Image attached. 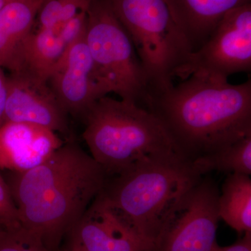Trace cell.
<instances>
[{
	"mask_svg": "<svg viewBox=\"0 0 251 251\" xmlns=\"http://www.w3.org/2000/svg\"><path fill=\"white\" fill-rule=\"evenodd\" d=\"M220 191L202 176L168 211L153 251H213L216 242Z\"/></svg>",
	"mask_w": 251,
	"mask_h": 251,
	"instance_id": "cell-7",
	"label": "cell"
},
{
	"mask_svg": "<svg viewBox=\"0 0 251 251\" xmlns=\"http://www.w3.org/2000/svg\"><path fill=\"white\" fill-rule=\"evenodd\" d=\"M0 226L7 231L21 228L17 206L9 186L0 176Z\"/></svg>",
	"mask_w": 251,
	"mask_h": 251,
	"instance_id": "cell-18",
	"label": "cell"
},
{
	"mask_svg": "<svg viewBox=\"0 0 251 251\" xmlns=\"http://www.w3.org/2000/svg\"><path fill=\"white\" fill-rule=\"evenodd\" d=\"M146 109L191 161L251 135V80L191 75L150 97Z\"/></svg>",
	"mask_w": 251,
	"mask_h": 251,
	"instance_id": "cell-2",
	"label": "cell"
},
{
	"mask_svg": "<svg viewBox=\"0 0 251 251\" xmlns=\"http://www.w3.org/2000/svg\"><path fill=\"white\" fill-rule=\"evenodd\" d=\"M57 251H84L80 248L75 247V246L68 244L67 247L63 249H59Z\"/></svg>",
	"mask_w": 251,
	"mask_h": 251,
	"instance_id": "cell-22",
	"label": "cell"
},
{
	"mask_svg": "<svg viewBox=\"0 0 251 251\" xmlns=\"http://www.w3.org/2000/svg\"><path fill=\"white\" fill-rule=\"evenodd\" d=\"M87 11L77 13L57 29V34L67 47L85 32L87 27Z\"/></svg>",
	"mask_w": 251,
	"mask_h": 251,
	"instance_id": "cell-19",
	"label": "cell"
},
{
	"mask_svg": "<svg viewBox=\"0 0 251 251\" xmlns=\"http://www.w3.org/2000/svg\"><path fill=\"white\" fill-rule=\"evenodd\" d=\"M85 31L68 46L47 80L63 110L74 117H85L95 102L110 93L94 67Z\"/></svg>",
	"mask_w": 251,
	"mask_h": 251,
	"instance_id": "cell-9",
	"label": "cell"
},
{
	"mask_svg": "<svg viewBox=\"0 0 251 251\" xmlns=\"http://www.w3.org/2000/svg\"><path fill=\"white\" fill-rule=\"evenodd\" d=\"M6 230V229H5L4 228V227H2V226H0V235H1V234H2L3 233H4V232Z\"/></svg>",
	"mask_w": 251,
	"mask_h": 251,
	"instance_id": "cell-24",
	"label": "cell"
},
{
	"mask_svg": "<svg viewBox=\"0 0 251 251\" xmlns=\"http://www.w3.org/2000/svg\"><path fill=\"white\" fill-rule=\"evenodd\" d=\"M87 14L85 40L99 77L110 93L146 109L150 99L148 77L108 0H92Z\"/></svg>",
	"mask_w": 251,
	"mask_h": 251,
	"instance_id": "cell-6",
	"label": "cell"
},
{
	"mask_svg": "<svg viewBox=\"0 0 251 251\" xmlns=\"http://www.w3.org/2000/svg\"><path fill=\"white\" fill-rule=\"evenodd\" d=\"M220 219L239 233L251 232V179L249 175H227L219 196Z\"/></svg>",
	"mask_w": 251,
	"mask_h": 251,
	"instance_id": "cell-16",
	"label": "cell"
},
{
	"mask_svg": "<svg viewBox=\"0 0 251 251\" xmlns=\"http://www.w3.org/2000/svg\"><path fill=\"white\" fill-rule=\"evenodd\" d=\"M195 172L203 176L211 172L251 175V135L191 161Z\"/></svg>",
	"mask_w": 251,
	"mask_h": 251,
	"instance_id": "cell-17",
	"label": "cell"
},
{
	"mask_svg": "<svg viewBox=\"0 0 251 251\" xmlns=\"http://www.w3.org/2000/svg\"><path fill=\"white\" fill-rule=\"evenodd\" d=\"M67 236L84 251H153L99 195Z\"/></svg>",
	"mask_w": 251,
	"mask_h": 251,
	"instance_id": "cell-11",
	"label": "cell"
},
{
	"mask_svg": "<svg viewBox=\"0 0 251 251\" xmlns=\"http://www.w3.org/2000/svg\"><path fill=\"white\" fill-rule=\"evenodd\" d=\"M251 71V3L225 15L201 47L176 72L181 80L191 75L227 81L229 75Z\"/></svg>",
	"mask_w": 251,
	"mask_h": 251,
	"instance_id": "cell-8",
	"label": "cell"
},
{
	"mask_svg": "<svg viewBox=\"0 0 251 251\" xmlns=\"http://www.w3.org/2000/svg\"><path fill=\"white\" fill-rule=\"evenodd\" d=\"M44 0H11L0 10V67L17 70L18 54L25 39L33 31Z\"/></svg>",
	"mask_w": 251,
	"mask_h": 251,
	"instance_id": "cell-14",
	"label": "cell"
},
{
	"mask_svg": "<svg viewBox=\"0 0 251 251\" xmlns=\"http://www.w3.org/2000/svg\"><path fill=\"white\" fill-rule=\"evenodd\" d=\"M244 234V237L232 245L221 247L218 244L213 251H251V232Z\"/></svg>",
	"mask_w": 251,
	"mask_h": 251,
	"instance_id": "cell-20",
	"label": "cell"
},
{
	"mask_svg": "<svg viewBox=\"0 0 251 251\" xmlns=\"http://www.w3.org/2000/svg\"><path fill=\"white\" fill-rule=\"evenodd\" d=\"M202 177L188 160L156 162L107 179L99 196L153 247L168 211Z\"/></svg>",
	"mask_w": 251,
	"mask_h": 251,
	"instance_id": "cell-4",
	"label": "cell"
},
{
	"mask_svg": "<svg viewBox=\"0 0 251 251\" xmlns=\"http://www.w3.org/2000/svg\"><path fill=\"white\" fill-rule=\"evenodd\" d=\"M177 27L192 47L204 44L223 17L251 0H165Z\"/></svg>",
	"mask_w": 251,
	"mask_h": 251,
	"instance_id": "cell-13",
	"label": "cell"
},
{
	"mask_svg": "<svg viewBox=\"0 0 251 251\" xmlns=\"http://www.w3.org/2000/svg\"><path fill=\"white\" fill-rule=\"evenodd\" d=\"M10 1H11V0H0V10L2 9L5 5L7 4Z\"/></svg>",
	"mask_w": 251,
	"mask_h": 251,
	"instance_id": "cell-23",
	"label": "cell"
},
{
	"mask_svg": "<svg viewBox=\"0 0 251 251\" xmlns=\"http://www.w3.org/2000/svg\"><path fill=\"white\" fill-rule=\"evenodd\" d=\"M64 143L53 130L27 123L6 122L0 126V168L22 173L53 154Z\"/></svg>",
	"mask_w": 251,
	"mask_h": 251,
	"instance_id": "cell-12",
	"label": "cell"
},
{
	"mask_svg": "<svg viewBox=\"0 0 251 251\" xmlns=\"http://www.w3.org/2000/svg\"><path fill=\"white\" fill-rule=\"evenodd\" d=\"M67 46L53 29L32 31L25 39L18 54L17 70L47 82L50 74Z\"/></svg>",
	"mask_w": 251,
	"mask_h": 251,
	"instance_id": "cell-15",
	"label": "cell"
},
{
	"mask_svg": "<svg viewBox=\"0 0 251 251\" xmlns=\"http://www.w3.org/2000/svg\"><path fill=\"white\" fill-rule=\"evenodd\" d=\"M7 76L5 75L3 69L0 67V126L4 121L5 106L7 99Z\"/></svg>",
	"mask_w": 251,
	"mask_h": 251,
	"instance_id": "cell-21",
	"label": "cell"
},
{
	"mask_svg": "<svg viewBox=\"0 0 251 251\" xmlns=\"http://www.w3.org/2000/svg\"><path fill=\"white\" fill-rule=\"evenodd\" d=\"M108 1L134 46L148 77L150 97L171 88L193 49L165 0Z\"/></svg>",
	"mask_w": 251,
	"mask_h": 251,
	"instance_id": "cell-5",
	"label": "cell"
},
{
	"mask_svg": "<svg viewBox=\"0 0 251 251\" xmlns=\"http://www.w3.org/2000/svg\"><path fill=\"white\" fill-rule=\"evenodd\" d=\"M106 179L93 157L69 141L40 166L13 173L8 186L21 228L49 251H57L62 238L100 194Z\"/></svg>",
	"mask_w": 251,
	"mask_h": 251,
	"instance_id": "cell-1",
	"label": "cell"
},
{
	"mask_svg": "<svg viewBox=\"0 0 251 251\" xmlns=\"http://www.w3.org/2000/svg\"><path fill=\"white\" fill-rule=\"evenodd\" d=\"M83 119L82 138L107 178L156 162L189 160L159 119L131 102L105 96Z\"/></svg>",
	"mask_w": 251,
	"mask_h": 251,
	"instance_id": "cell-3",
	"label": "cell"
},
{
	"mask_svg": "<svg viewBox=\"0 0 251 251\" xmlns=\"http://www.w3.org/2000/svg\"><path fill=\"white\" fill-rule=\"evenodd\" d=\"M7 87L3 124H31L69 136L67 114L47 82L22 73H11Z\"/></svg>",
	"mask_w": 251,
	"mask_h": 251,
	"instance_id": "cell-10",
	"label": "cell"
}]
</instances>
